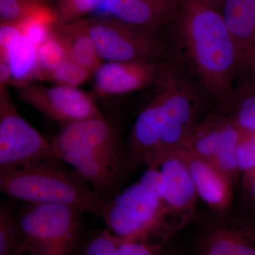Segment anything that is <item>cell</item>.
<instances>
[{"label": "cell", "instance_id": "1", "mask_svg": "<svg viewBox=\"0 0 255 255\" xmlns=\"http://www.w3.org/2000/svg\"><path fill=\"white\" fill-rule=\"evenodd\" d=\"M169 26L170 51L216 108H222L232 93L241 53L219 9L182 1Z\"/></svg>", "mask_w": 255, "mask_h": 255}, {"label": "cell", "instance_id": "2", "mask_svg": "<svg viewBox=\"0 0 255 255\" xmlns=\"http://www.w3.org/2000/svg\"><path fill=\"white\" fill-rule=\"evenodd\" d=\"M0 189L12 200L62 204L101 216L105 201L62 161L28 164L0 172Z\"/></svg>", "mask_w": 255, "mask_h": 255}, {"label": "cell", "instance_id": "3", "mask_svg": "<svg viewBox=\"0 0 255 255\" xmlns=\"http://www.w3.org/2000/svg\"><path fill=\"white\" fill-rule=\"evenodd\" d=\"M101 218L122 241H168L179 231L162 198L140 182L105 201Z\"/></svg>", "mask_w": 255, "mask_h": 255}, {"label": "cell", "instance_id": "4", "mask_svg": "<svg viewBox=\"0 0 255 255\" xmlns=\"http://www.w3.org/2000/svg\"><path fill=\"white\" fill-rule=\"evenodd\" d=\"M155 87L159 96L160 132L157 161L164 152L179 148L184 144L205 113L204 96L208 95L185 69L169 62Z\"/></svg>", "mask_w": 255, "mask_h": 255}, {"label": "cell", "instance_id": "5", "mask_svg": "<svg viewBox=\"0 0 255 255\" xmlns=\"http://www.w3.org/2000/svg\"><path fill=\"white\" fill-rule=\"evenodd\" d=\"M25 204L16 215L25 237L23 254H73L80 239L85 212L62 204Z\"/></svg>", "mask_w": 255, "mask_h": 255}, {"label": "cell", "instance_id": "6", "mask_svg": "<svg viewBox=\"0 0 255 255\" xmlns=\"http://www.w3.org/2000/svg\"><path fill=\"white\" fill-rule=\"evenodd\" d=\"M89 30L103 61L165 62L168 39L158 31L128 24L113 18L88 19Z\"/></svg>", "mask_w": 255, "mask_h": 255}, {"label": "cell", "instance_id": "7", "mask_svg": "<svg viewBox=\"0 0 255 255\" xmlns=\"http://www.w3.org/2000/svg\"><path fill=\"white\" fill-rule=\"evenodd\" d=\"M57 161L50 142L18 113L6 87L0 86V172Z\"/></svg>", "mask_w": 255, "mask_h": 255}, {"label": "cell", "instance_id": "8", "mask_svg": "<svg viewBox=\"0 0 255 255\" xmlns=\"http://www.w3.org/2000/svg\"><path fill=\"white\" fill-rule=\"evenodd\" d=\"M243 131L216 108L204 113L180 148L214 164L235 186L241 177L236 150Z\"/></svg>", "mask_w": 255, "mask_h": 255}, {"label": "cell", "instance_id": "9", "mask_svg": "<svg viewBox=\"0 0 255 255\" xmlns=\"http://www.w3.org/2000/svg\"><path fill=\"white\" fill-rule=\"evenodd\" d=\"M19 98L48 118L65 125L103 117L91 97L75 87L30 82L18 87Z\"/></svg>", "mask_w": 255, "mask_h": 255}, {"label": "cell", "instance_id": "10", "mask_svg": "<svg viewBox=\"0 0 255 255\" xmlns=\"http://www.w3.org/2000/svg\"><path fill=\"white\" fill-rule=\"evenodd\" d=\"M196 255H255V219L218 216L201 231Z\"/></svg>", "mask_w": 255, "mask_h": 255}, {"label": "cell", "instance_id": "11", "mask_svg": "<svg viewBox=\"0 0 255 255\" xmlns=\"http://www.w3.org/2000/svg\"><path fill=\"white\" fill-rule=\"evenodd\" d=\"M154 167L162 174L164 204L172 219L184 228L195 216L199 197L187 166L176 148L159 156Z\"/></svg>", "mask_w": 255, "mask_h": 255}, {"label": "cell", "instance_id": "12", "mask_svg": "<svg viewBox=\"0 0 255 255\" xmlns=\"http://www.w3.org/2000/svg\"><path fill=\"white\" fill-rule=\"evenodd\" d=\"M169 62H106L95 73V90L102 97L124 95L156 86Z\"/></svg>", "mask_w": 255, "mask_h": 255}, {"label": "cell", "instance_id": "13", "mask_svg": "<svg viewBox=\"0 0 255 255\" xmlns=\"http://www.w3.org/2000/svg\"><path fill=\"white\" fill-rule=\"evenodd\" d=\"M177 150L187 166L198 196L218 216L227 214L233 204L232 181L206 159L180 147Z\"/></svg>", "mask_w": 255, "mask_h": 255}, {"label": "cell", "instance_id": "14", "mask_svg": "<svg viewBox=\"0 0 255 255\" xmlns=\"http://www.w3.org/2000/svg\"><path fill=\"white\" fill-rule=\"evenodd\" d=\"M182 4V0H103L100 6L114 19L159 31L170 25Z\"/></svg>", "mask_w": 255, "mask_h": 255}, {"label": "cell", "instance_id": "15", "mask_svg": "<svg viewBox=\"0 0 255 255\" xmlns=\"http://www.w3.org/2000/svg\"><path fill=\"white\" fill-rule=\"evenodd\" d=\"M119 141L118 130L113 124L101 117L67 124L50 145L53 155L58 159L65 154L92 146Z\"/></svg>", "mask_w": 255, "mask_h": 255}, {"label": "cell", "instance_id": "16", "mask_svg": "<svg viewBox=\"0 0 255 255\" xmlns=\"http://www.w3.org/2000/svg\"><path fill=\"white\" fill-rule=\"evenodd\" d=\"M218 9L241 51L242 60L255 49V0H223Z\"/></svg>", "mask_w": 255, "mask_h": 255}, {"label": "cell", "instance_id": "17", "mask_svg": "<svg viewBox=\"0 0 255 255\" xmlns=\"http://www.w3.org/2000/svg\"><path fill=\"white\" fill-rule=\"evenodd\" d=\"M63 41L69 59L85 67L95 75L103 63L89 30L88 19L76 21L55 28Z\"/></svg>", "mask_w": 255, "mask_h": 255}, {"label": "cell", "instance_id": "18", "mask_svg": "<svg viewBox=\"0 0 255 255\" xmlns=\"http://www.w3.org/2000/svg\"><path fill=\"white\" fill-rule=\"evenodd\" d=\"M0 61L6 62L12 76L11 85L20 87L35 79L38 68V48L24 36L20 37L8 48Z\"/></svg>", "mask_w": 255, "mask_h": 255}, {"label": "cell", "instance_id": "19", "mask_svg": "<svg viewBox=\"0 0 255 255\" xmlns=\"http://www.w3.org/2000/svg\"><path fill=\"white\" fill-rule=\"evenodd\" d=\"M217 110L241 130L255 132V87L250 84L242 82L233 87L226 105Z\"/></svg>", "mask_w": 255, "mask_h": 255}, {"label": "cell", "instance_id": "20", "mask_svg": "<svg viewBox=\"0 0 255 255\" xmlns=\"http://www.w3.org/2000/svg\"><path fill=\"white\" fill-rule=\"evenodd\" d=\"M13 201L0 206V255H23L24 234L14 214Z\"/></svg>", "mask_w": 255, "mask_h": 255}, {"label": "cell", "instance_id": "21", "mask_svg": "<svg viewBox=\"0 0 255 255\" xmlns=\"http://www.w3.org/2000/svg\"><path fill=\"white\" fill-rule=\"evenodd\" d=\"M23 36L37 48L46 41L58 26L53 8L45 5L20 21Z\"/></svg>", "mask_w": 255, "mask_h": 255}, {"label": "cell", "instance_id": "22", "mask_svg": "<svg viewBox=\"0 0 255 255\" xmlns=\"http://www.w3.org/2000/svg\"><path fill=\"white\" fill-rule=\"evenodd\" d=\"M67 58L68 55L63 41L55 29L49 38L38 48V68L35 79L39 80L43 75L54 70Z\"/></svg>", "mask_w": 255, "mask_h": 255}, {"label": "cell", "instance_id": "23", "mask_svg": "<svg viewBox=\"0 0 255 255\" xmlns=\"http://www.w3.org/2000/svg\"><path fill=\"white\" fill-rule=\"evenodd\" d=\"M92 75L93 73L85 67L67 58L54 70L43 75L39 80L49 81L55 85L78 88Z\"/></svg>", "mask_w": 255, "mask_h": 255}, {"label": "cell", "instance_id": "24", "mask_svg": "<svg viewBox=\"0 0 255 255\" xmlns=\"http://www.w3.org/2000/svg\"><path fill=\"white\" fill-rule=\"evenodd\" d=\"M103 0H57L53 6L58 26L73 22L99 7Z\"/></svg>", "mask_w": 255, "mask_h": 255}, {"label": "cell", "instance_id": "25", "mask_svg": "<svg viewBox=\"0 0 255 255\" xmlns=\"http://www.w3.org/2000/svg\"><path fill=\"white\" fill-rule=\"evenodd\" d=\"M47 4L36 0H0V23L20 22Z\"/></svg>", "mask_w": 255, "mask_h": 255}, {"label": "cell", "instance_id": "26", "mask_svg": "<svg viewBox=\"0 0 255 255\" xmlns=\"http://www.w3.org/2000/svg\"><path fill=\"white\" fill-rule=\"evenodd\" d=\"M121 243L122 241L107 228L92 236L80 255H117Z\"/></svg>", "mask_w": 255, "mask_h": 255}, {"label": "cell", "instance_id": "27", "mask_svg": "<svg viewBox=\"0 0 255 255\" xmlns=\"http://www.w3.org/2000/svg\"><path fill=\"white\" fill-rule=\"evenodd\" d=\"M117 255H171L167 241H122Z\"/></svg>", "mask_w": 255, "mask_h": 255}, {"label": "cell", "instance_id": "28", "mask_svg": "<svg viewBox=\"0 0 255 255\" xmlns=\"http://www.w3.org/2000/svg\"><path fill=\"white\" fill-rule=\"evenodd\" d=\"M241 174L255 167V132L243 131L236 150Z\"/></svg>", "mask_w": 255, "mask_h": 255}, {"label": "cell", "instance_id": "29", "mask_svg": "<svg viewBox=\"0 0 255 255\" xmlns=\"http://www.w3.org/2000/svg\"><path fill=\"white\" fill-rule=\"evenodd\" d=\"M23 36L19 22L0 23V59L4 58L13 42Z\"/></svg>", "mask_w": 255, "mask_h": 255}, {"label": "cell", "instance_id": "30", "mask_svg": "<svg viewBox=\"0 0 255 255\" xmlns=\"http://www.w3.org/2000/svg\"><path fill=\"white\" fill-rule=\"evenodd\" d=\"M241 187L243 198L255 209V167L241 174Z\"/></svg>", "mask_w": 255, "mask_h": 255}, {"label": "cell", "instance_id": "31", "mask_svg": "<svg viewBox=\"0 0 255 255\" xmlns=\"http://www.w3.org/2000/svg\"><path fill=\"white\" fill-rule=\"evenodd\" d=\"M238 75L244 77L243 82L255 87V49L242 58Z\"/></svg>", "mask_w": 255, "mask_h": 255}, {"label": "cell", "instance_id": "32", "mask_svg": "<svg viewBox=\"0 0 255 255\" xmlns=\"http://www.w3.org/2000/svg\"><path fill=\"white\" fill-rule=\"evenodd\" d=\"M12 84L11 70L6 62L0 61V86L6 87Z\"/></svg>", "mask_w": 255, "mask_h": 255}, {"label": "cell", "instance_id": "33", "mask_svg": "<svg viewBox=\"0 0 255 255\" xmlns=\"http://www.w3.org/2000/svg\"><path fill=\"white\" fill-rule=\"evenodd\" d=\"M223 0H182V1H189V2L198 3V4L206 5L212 7L219 9L220 5Z\"/></svg>", "mask_w": 255, "mask_h": 255}, {"label": "cell", "instance_id": "34", "mask_svg": "<svg viewBox=\"0 0 255 255\" xmlns=\"http://www.w3.org/2000/svg\"><path fill=\"white\" fill-rule=\"evenodd\" d=\"M36 1H40V2H42V3H45V4H48V3H49V1H50V0H36Z\"/></svg>", "mask_w": 255, "mask_h": 255}]
</instances>
